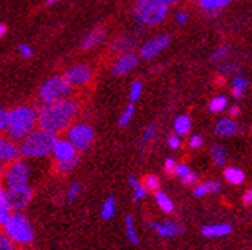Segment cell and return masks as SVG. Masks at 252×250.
I'll list each match as a JSON object with an SVG mask.
<instances>
[{
    "mask_svg": "<svg viewBox=\"0 0 252 250\" xmlns=\"http://www.w3.org/2000/svg\"><path fill=\"white\" fill-rule=\"evenodd\" d=\"M77 112L79 106L71 98L53 105H45L39 112V128L53 134L69 129Z\"/></svg>",
    "mask_w": 252,
    "mask_h": 250,
    "instance_id": "6da1fadb",
    "label": "cell"
},
{
    "mask_svg": "<svg viewBox=\"0 0 252 250\" xmlns=\"http://www.w3.org/2000/svg\"><path fill=\"white\" fill-rule=\"evenodd\" d=\"M39 124V114L30 106H17L9 111L8 123V139L14 141H23L30 134L34 132V126Z\"/></svg>",
    "mask_w": 252,
    "mask_h": 250,
    "instance_id": "7a4b0ae2",
    "label": "cell"
},
{
    "mask_svg": "<svg viewBox=\"0 0 252 250\" xmlns=\"http://www.w3.org/2000/svg\"><path fill=\"white\" fill-rule=\"evenodd\" d=\"M57 135L43 129H37L30 134L20 144L22 155L28 158H39L53 152L54 144L57 141Z\"/></svg>",
    "mask_w": 252,
    "mask_h": 250,
    "instance_id": "3957f363",
    "label": "cell"
},
{
    "mask_svg": "<svg viewBox=\"0 0 252 250\" xmlns=\"http://www.w3.org/2000/svg\"><path fill=\"white\" fill-rule=\"evenodd\" d=\"M71 89L72 84L68 82L65 76H54L51 79H48L40 86L39 95L45 105H53L62 102V100H68Z\"/></svg>",
    "mask_w": 252,
    "mask_h": 250,
    "instance_id": "277c9868",
    "label": "cell"
},
{
    "mask_svg": "<svg viewBox=\"0 0 252 250\" xmlns=\"http://www.w3.org/2000/svg\"><path fill=\"white\" fill-rule=\"evenodd\" d=\"M168 6L161 5L157 0H137L134 5V16L142 25H158L165 20Z\"/></svg>",
    "mask_w": 252,
    "mask_h": 250,
    "instance_id": "5b68a950",
    "label": "cell"
},
{
    "mask_svg": "<svg viewBox=\"0 0 252 250\" xmlns=\"http://www.w3.org/2000/svg\"><path fill=\"white\" fill-rule=\"evenodd\" d=\"M5 233L12 241L19 244H30L34 240V232L31 224L22 212L12 214L9 221L5 224Z\"/></svg>",
    "mask_w": 252,
    "mask_h": 250,
    "instance_id": "8992f818",
    "label": "cell"
},
{
    "mask_svg": "<svg viewBox=\"0 0 252 250\" xmlns=\"http://www.w3.org/2000/svg\"><path fill=\"white\" fill-rule=\"evenodd\" d=\"M68 140L75 146L79 152L88 151L94 143V129L85 123L71 124L68 129Z\"/></svg>",
    "mask_w": 252,
    "mask_h": 250,
    "instance_id": "52a82bcc",
    "label": "cell"
},
{
    "mask_svg": "<svg viewBox=\"0 0 252 250\" xmlns=\"http://www.w3.org/2000/svg\"><path fill=\"white\" fill-rule=\"evenodd\" d=\"M28 178H30V167L27 166V163H23L20 160L8 165L6 169L3 170V181L8 189L27 186Z\"/></svg>",
    "mask_w": 252,
    "mask_h": 250,
    "instance_id": "ba28073f",
    "label": "cell"
},
{
    "mask_svg": "<svg viewBox=\"0 0 252 250\" xmlns=\"http://www.w3.org/2000/svg\"><path fill=\"white\" fill-rule=\"evenodd\" d=\"M32 191L28 186H22V187H14V189H8L6 191V198L11 209L14 212H20L28 206L31 201Z\"/></svg>",
    "mask_w": 252,
    "mask_h": 250,
    "instance_id": "9c48e42d",
    "label": "cell"
},
{
    "mask_svg": "<svg viewBox=\"0 0 252 250\" xmlns=\"http://www.w3.org/2000/svg\"><path fill=\"white\" fill-rule=\"evenodd\" d=\"M65 77L74 86H83V84L91 82V79H93V71H91V68L88 66V65L79 63V65L71 66L65 72Z\"/></svg>",
    "mask_w": 252,
    "mask_h": 250,
    "instance_id": "30bf717a",
    "label": "cell"
},
{
    "mask_svg": "<svg viewBox=\"0 0 252 250\" xmlns=\"http://www.w3.org/2000/svg\"><path fill=\"white\" fill-rule=\"evenodd\" d=\"M169 45V35L161 34L154 37L153 40H148L142 48H140V57L142 58H153L158 56L163 49H166Z\"/></svg>",
    "mask_w": 252,
    "mask_h": 250,
    "instance_id": "8fae6325",
    "label": "cell"
},
{
    "mask_svg": "<svg viewBox=\"0 0 252 250\" xmlns=\"http://www.w3.org/2000/svg\"><path fill=\"white\" fill-rule=\"evenodd\" d=\"M22 155V149L11 139H2L0 140V160L5 166L14 163Z\"/></svg>",
    "mask_w": 252,
    "mask_h": 250,
    "instance_id": "7c38bea8",
    "label": "cell"
},
{
    "mask_svg": "<svg viewBox=\"0 0 252 250\" xmlns=\"http://www.w3.org/2000/svg\"><path fill=\"white\" fill-rule=\"evenodd\" d=\"M138 63V58L137 56L128 53V54H122L116 61H114V65H112L111 68V72L114 74V76L120 77V76H125V74H128L131 72Z\"/></svg>",
    "mask_w": 252,
    "mask_h": 250,
    "instance_id": "4fadbf2b",
    "label": "cell"
},
{
    "mask_svg": "<svg viewBox=\"0 0 252 250\" xmlns=\"http://www.w3.org/2000/svg\"><path fill=\"white\" fill-rule=\"evenodd\" d=\"M53 155L57 161H68L77 157V149L69 140H57L53 149Z\"/></svg>",
    "mask_w": 252,
    "mask_h": 250,
    "instance_id": "5bb4252c",
    "label": "cell"
},
{
    "mask_svg": "<svg viewBox=\"0 0 252 250\" xmlns=\"http://www.w3.org/2000/svg\"><path fill=\"white\" fill-rule=\"evenodd\" d=\"M151 227L156 229L158 236L161 238H171V236H177L183 232V227L180 224L174 221H165V222H151Z\"/></svg>",
    "mask_w": 252,
    "mask_h": 250,
    "instance_id": "9a60e30c",
    "label": "cell"
},
{
    "mask_svg": "<svg viewBox=\"0 0 252 250\" xmlns=\"http://www.w3.org/2000/svg\"><path fill=\"white\" fill-rule=\"evenodd\" d=\"M232 232L231 224H209L201 229V235L205 238H217V236H224Z\"/></svg>",
    "mask_w": 252,
    "mask_h": 250,
    "instance_id": "2e32d148",
    "label": "cell"
},
{
    "mask_svg": "<svg viewBox=\"0 0 252 250\" xmlns=\"http://www.w3.org/2000/svg\"><path fill=\"white\" fill-rule=\"evenodd\" d=\"M105 37H106L105 29H102V28H95V29H93V31L83 39V42H82V49L88 51V49H93V48L98 46L100 43H102V42L105 40Z\"/></svg>",
    "mask_w": 252,
    "mask_h": 250,
    "instance_id": "e0dca14e",
    "label": "cell"
},
{
    "mask_svg": "<svg viewBox=\"0 0 252 250\" xmlns=\"http://www.w3.org/2000/svg\"><path fill=\"white\" fill-rule=\"evenodd\" d=\"M216 132L220 137H228V135H232V134L238 132V126L231 118H221L216 124Z\"/></svg>",
    "mask_w": 252,
    "mask_h": 250,
    "instance_id": "ac0fdd59",
    "label": "cell"
},
{
    "mask_svg": "<svg viewBox=\"0 0 252 250\" xmlns=\"http://www.w3.org/2000/svg\"><path fill=\"white\" fill-rule=\"evenodd\" d=\"M220 191V183L219 181H205V183H198L195 187H194V195L195 196H205L206 194H211V192H219Z\"/></svg>",
    "mask_w": 252,
    "mask_h": 250,
    "instance_id": "d6986e66",
    "label": "cell"
},
{
    "mask_svg": "<svg viewBox=\"0 0 252 250\" xmlns=\"http://www.w3.org/2000/svg\"><path fill=\"white\" fill-rule=\"evenodd\" d=\"M11 217H12V209L8 203L6 192L2 189V192H0V222H2V226H5Z\"/></svg>",
    "mask_w": 252,
    "mask_h": 250,
    "instance_id": "ffe728a7",
    "label": "cell"
},
{
    "mask_svg": "<svg viewBox=\"0 0 252 250\" xmlns=\"http://www.w3.org/2000/svg\"><path fill=\"white\" fill-rule=\"evenodd\" d=\"M134 46V40L131 37H119L114 42L111 43V49L112 51H117V53H125L128 54L129 49Z\"/></svg>",
    "mask_w": 252,
    "mask_h": 250,
    "instance_id": "44dd1931",
    "label": "cell"
},
{
    "mask_svg": "<svg viewBox=\"0 0 252 250\" xmlns=\"http://www.w3.org/2000/svg\"><path fill=\"white\" fill-rule=\"evenodd\" d=\"M223 175H224L226 181L231 183V184H235V186L242 184L245 181V173L237 167H226Z\"/></svg>",
    "mask_w": 252,
    "mask_h": 250,
    "instance_id": "7402d4cb",
    "label": "cell"
},
{
    "mask_svg": "<svg viewBox=\"0 0 252 250\" xmlns=\"http://www.w3.org/2000/svg\"><path fill=\"white\" fill-rule=\"evenodd\" d=\"M191 129V118L188 115H180L174 121V131L177 135H186Z\"/></svg>",
    "mask_w": 252,
    "mask_h": 250,
    "instance_id": "603a6c76",
    "label": "cell"
},
{
    "mask_svg": "<svg viewBox=\"0 0 252 250\" xmlns=\"http://www.w3.org/2000/svg\"><path fill=\"white\" fill-rule=\"evenodd\" d=\"M114 214H116V198L108 196L106 201L102 206V210H100V217H102V220L108 221L114 217Z\"/></svg>",
    "mask_w": 252,
    "mask_h": 250,
    "instance_id": "cb8c5ba5",
    "label": "cell"
},
{
    "mask_svg": "<svg viewBox=\"0 0 252 250\" xmlns=\"http://www.w3.org/2000/svg\"><path fill=\"white\" fill-rule=\"evenodd\" d=\"M232 0H198V5L206 11H217L229 5Z\"/></svg>",
    "mask_w": 252,
    "mask_h": 250,
    "instance_id": "d4e9b609",
    "label": "cell"
},
{
    "mask_svg": "<svg viewBox=\"0 0 252 250\" xmlns=\"http://www.w3.org/2000/svg\"><path fill=\"white\" fill-rule=\"evenodd\" d=\"M156 201L157 204L160 206V209L165 212V214H172V210H174V204L171 201V198L166 195V194H163V192H156Z\"/></svg>",
    "mask_w": 252,
    "mask_h": 250,
    "instance_id": "484cf974",
    "label": "cell"
},
{
    "mask_svg": "<svg viewBox=\"0 0 252 250\" xmlns=\"http://www.w3.org/2000/svg\"><path fill=\"white\" fill-rule=\"evenodd\" d=\"M79 163H80V158L79 157H75V158H72V160H68V161H57L56 163V169H57V172L59 173H69L71 170H74L75 167L79 166Z\"/></svg>",
    "mask_w": 252,
    "mask_h": 250,
    "instance_id": "4316f807",
    "label": "cell"
},
{
    "mask_svg": "<svg viewBox=\"0 0 252 250\" xmlns=\"http://www.w3.org/2000/svg\"><path fill=\"white\" fill-rule=\"evenodd\" d=\"M128 183H129V186L134 189V199H135V201H138V199L145 198V195H146L148 191L145 189L143 183L137 181V178L134 177V175H129V177H128Z\"/></svg>",
    "mask_w": 252,
    "mask_h": 250,
    "instance_id": "83f0119b",
    "label": "cell"
},
{
    "mask_svg": "<svg viewBox=\"0 0 252 250\" xmlns=\"http://www.w3.org/2000/svg\"><path fill=\"white\" fill-rule=\"evenodd\" d=\"M248 87V80L242 76H237L234 80H232V94L235 98H242L243 97V92Z\"/></svg>",
    "mask_w": 252,
    "mask_h": 250,
    "instance_id": "f1b7e54d",
    "label": "cell"
},
{
    "mask_svg": "<svg viewBox=\"0 0 252 250\" xmlns=\"http://www.w3.org/2000/svg\"><path fill=\"white\" fill-rule=\"evenodd\" d=\"M226 106H228V98L224 95H217L209 102V111L214 112V114H219V112L224 111Z\"/></svg>",
    "mask_w": 252,
    "mask_h": 250,
    "instance_id": "f546056e",
    "label": "cell"
},
{
    "mask_svg": "<svg viewBox=\"0 0 252 250\" xmlns=\"http://www.w3.org/2000/svg\"><path fill=\"white\" fill-rule=\"evenodd\" d=\"M211 157L217 166H223L226 163V149L220 144H216L211 149Z\"/></svg>",
    "mask_w": 252,
    "mask_h": 250,
    "instance_id": "4dcf8cb0",
    "label": "cell"
},
{
    "mask_svg": "<svg viewBox=\"0 0 252 250\" xmlns=\"http://www.w3.org/2000/svg\"><path fill=\"white\" fill-rule=\"evenodd\" d=\"M125 232H126V236H128V240L131 244H137L138 243V238H137V233H135V229H134V220L131 215H128L125 218Z\"/></svg>",
    "mask_w": 252,
    "mask_h": 250,
    "instance_id": "1f68e13d",
    "label": "cell"
},
{
    "mask_svg": "<svg viewBox=\"0 0 252 250\" xmlns=\"http://www.w3.org/2000/svg\"><path fill=\"white\" fill-rule=\"evenodd\" d=\"M143 186H145V189L149 191V192H158L160 180H158L157 175L148 173V175H145V178H143Z\"/></svg>",
    "mask_w": 252,
    "mask_h": 250,
    "instance_id": "d6a6232c",
    "label": "cell"
},
{
    "mask_svg": "<svg viewBox=\"0 0 252 250\" xmlns=\"http://www.w3.org/2000/svg\"><path fill=\"white\" fill-rule=\"evenodd\" d=\"M142 94H143V84H142V82L135 80L131 84V89H129V100H131V103H135L137 100L142 97Z\"/></svg>",
    "mask_w": 252,
    "mask_h": 250,
    "instance_id": "836d02e7",
    "label": "cell"
},
{
    "mask_svg": "<svg viewBox=\"0 0 252 250\" xmlns=\"http://www.w3.org/2000/svg\"><path fill=\"white\" fill-rule=\"evenodd\" d=\"M134 105L131 103V105H128V108H126L125 111H123V114L120 115V118H119V124L122 128H125V126H128V124L131 123V120H132V117H134Z\"/></svg>",
    "mask_w": 252,
    "mask_h": 250,
    "instance_id": "e575fe53",
    "label": "cell"
},
{
    "mask_svg": "<svg viewBox=\"0 0 252 250\" xmlns=\"http://www.w3.org/2000/svg\"><path fill=\"white\" fill-rule=\"evenodd\" d=\"M154 134H156V126L154 124H151V126L143 132V135H142V140H140V147L143 149L151 140H153V137H154Z\"/></svg>",
    "mask_w": 252,
    "mask_h": 250,
    "instance_id": "d590c367",
    "label": "cell"
},
{
    "mask_svg": "<svg viewBox=\"0 0 252 250\" xmlns=\"http://www.w3.org/2000/svg\"><path fill=\"white\" fill-rule=\"evenodd\" d=\"M0 250H17V249H16L14 241H12L9 236L2 235L0 236Z\"/></svg>",
    "mask_w": 252,
    "mask_h": 250,
    "instance_id": "8d00e7d4",
    "label": "cell"
},
{
    "mask_svg": "<svg viewBox=\"0 0 252 250\" xmlns=\"http://www.w3.org/2000/svg\"><path fill=\"white\" fill-rule=\"evenodd\" d=\"M80 189H82V186H80L79 183L71 184L69 191H68V196H66L69 203H74V201H75V198H77V196H79V194H80Z\"/></svg>",
    "mask_w": 252,
    "mask_h": 250,
    "instance_id": "74e56055",
    "label": "cell"
},
{
    "mask_svg": "<svg viewBox=\"0 0 252 250\" xmlns=\"http://www.w3.org/2000/svg\"><path fill=\"white\" fill-rule=\"evenodd\" d=\"M8 123H9V111L2 109V111H0V129L6 131L8 129Z\"/></svg>",
    "mask_w": 252,
    "mask_h": 250,
    "instance_id": "f35d334b",
    "label": "cell"
},
{
    "mask_svg": "<svg viewBox=\"0 0 252 250\" xmlns=\"http://www.w3.org/2000/svg\"><path fill=\"white\" fill-rule=\"evenodd\" d=\"M188 173H191L188 165H177V166H175L174 175H177V177H180V178H185Z\"/></svg>",
    "mask_w": 252,
    "mask_h": 250,
    "instance_id": "ab89813d",
    "label": "cell"
},
{
    "mask_svg": "<svg viewBox=\"0 0 252 250\" xmlns=\"http://www.w3.org/2000/svg\"><path fill=\"white\" fill-rule=\"evenodd\" d=\"M19 53H20L22 57L30 58V57L32 56V48H31L30 45H27V43H20V45H19Z\"/></svg>",
    "mask_w": 252,
    "mask_h": 250,
    "instance_id": "60d3db41",
    "label": "cell"
},
{
    "mask_svg": "<svg viewBox=\"0 0 252 250\" xmlns=\"http://www.w3.org/2000/svg\"><path fill=\"white\" fill-rule=\"evenodd\" d=\"M175 166H177V163H175L172 158H166L165 160V167H163V169H165V172L169 175V177H172L174 170H175Z\"/></svg>",
    "mask_w": 252,
    "mask_h": 250,
    "instance_id": "b9f144b4",
    "label": "cell"
},
{
    "mask_svg": "<svg viewBox=\"0 0 252 250\" xmlns=\"http://www.w3.org/2000/svg\"><path fill=\"white\" fill-rule=\"evenodd\" d=\"M228 53H229L228 46H221V48H219L217 51L212 54V60H221L223 57L228 56Z\"/></svg>",
    "mask_w": 252,
    "mask_h": 250,
    "instance_id": "7bdbcfd3",
    "label": "cell"
},
{
    "mask_svg": "<svg viewBox=\"0 0 252 250\" xmlns=\"http://www.w3.org/2000/svg\"><path fill=\"white\" fill-rule=\"evenodd\" d=\"M203 144V139H201V135H192L191 139H189V146L192 149H198Z\"/></svg>",
    "mask_w": 252,
    "mask_h": 250,
    "instance_id": "ee69618b",
    "label": "cell"
},
{
    "mask_svg": "<svg viewBox=\"0 0 252 250\" xmlns=\"http://www.w3.org/2000/svg\"><path fill=\"white\" fill-rule=\"evenodd\" d=\"M168 146H169L171 149H179V147H180V139H179V135H177V134L169 135V139H168Z\"/></svg>",
    "mask_w": 252,
    "mask_h": 250,
    "instance_id": "f6af8a7d",
    "label": "cell"
},
{
    "mask_svg": "<svg viewBox=\"0 0 252 250\" xmlns=\"http://www.w3.org/2000/svg\"><path fill=\"white\" fill-rule=\"evenodd\" d=\"M182 181H183L185 186H191V184H194L197 181V175L194 172H191V173H188L185 178H182Z\"/></svg>",
    "mask_w": 252,
    "mask_h": 250,
    "instance_id": "bcb514c9",
    "label": "cell"
},
{
    "mask_svg": "<svg viewBox=\"0 0 252 250\" xmlns=\"http://www.w3.org/2000/svg\"><path fill=\"white\" fill-rule=\"evenodd\" d=\"M175 20H177L179 25H185L188 22V14L185 11H180V12H177V16H175Z\"/></svg>",
    "mask_w": 252,
    "mask_h": 250,
    "instance_id": "7dc6e473",
    "label": "cell"
},
{
    "mask_svg": "<svg viewBox=\"0 0 252 250\" xmlns=\"http://www.w3.org/2000/svg\"><path fill=\"white\" fill-rule=\"evenodd\" d=\"M243 203H245V206L252 204V187L245 192V195H243Z\"/></svg>",
    "mask_w": 252,
    "mask_h": 250,
    "instance_id": "c3c4849f",
    "label": "cell"
},
{
    "mask_svg": "<svg viewBox=\"0 0 252 250\" xmlns=\"http://www.w3.org/2000/svg\"><path fill=\"white\" fill-rule=\"evenodd\" d=\"M157 2H160L161 5H165V6H172L177 2H180V0H157Z\"/></svg>",
    "mask_w": 252,
    "mask_h": 250,
    "instance_id": "681fc988",
    "label": "cell"
},
{
    "mask_svg": "<svg viewBox=\"0 0 252 250\" xmlns=\"http://www.w3.org/2000/svg\"><path fill=\"white\" fill-rule=\"evenodd\" d=\"M238 114H240V108H238V106H231V109H229V115H231V117H237Z\"/></svg>",
    "mask_w": 252,
    "mask_h": 250,
    "instance_id": "f907efd6",
    "label": "cell"
},
{
    "mask_svg": "<svg viewBox=\"0 0 252 250\" xmlns=\"http://www.w3.org/2000/svg\"><path fill=\"white\" fill-rule=\"evenodd\" d=\"M5 32H6V27H5V23H2V25H0V35H5Z\"/></svg>",
    "mask_w": 252,
    "mask_h": 250,
    "instance_id": "816d5d0a",
    "label": "cell"
},
{
    "mask_svg": "<svg viewBox=\"0 0 252 250\" xmlns=\"http://www.w3.org/2000/svg\"><path fill=\"white\" fill-rule=\"evenodd\" d=\"M57 2H60V0H46L48 5H53V3H57Z\"/></svg>",
    "mask_w": 252,
    "mask_h": 250,
    "instance_id": "f5cc1de1",
    "label": "cell"
}]
</instances>
